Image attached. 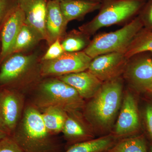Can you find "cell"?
Returning a JSON list of instances; mask_svg holds the SVG:
<instances>
[{
	"mask_svg": "<svg viewBox=\"0 0 152 152\" xmlns=\"http://www.w3.org/2000/svg\"><path fill=\"white\" fill-rule=\"evenodd\" d=\"M84 34L80 32L69 34L61 42L64 51L69 53L81 51L86 48L87 44Z\"/></svg>",
	"mask_w": 152,
	"mask_h": 152,
	"instance_id": "obj_23",
	"label": "cell"
},
{
	"mask_svg": "<svg viewBox=\"0 0 152 152\" xmlns=\"http://www.w3.org/2000/svg\"><path fill=\"white\" fill-rule=\"evenodd\" d=\"M125 76L133 86L145 89L152 84V58H144L126 66Z\"/></svg>",
	"mask_w": 152,
	"mask_h": 152,
	"instance_id": "obj_16",
	"label": "cell"
},
{
	"mask_svg": "<svg viewBox=\"0 0 152 152\" xmlns=\"http://www.w3.org/2000/svg\"><path fill=\"white\" fill-rule=\"evenodd\" d=\"M143 4V0H104L98 15L80 26V31L91 35L102 28L120 23L134 15Z\"/></svg>",
	"mask_w": 152,
	"mask_h": 152,
	"instance_id": "obj_5",
	"label": "cell"
},
{
	"mask_svg": "<svg viewBox=\"0 0 152 152\" xmlns=\"http://www.w3.org/2000/svg\"><path fill=\"white\" fill-rule=\"evenodd\" d=\"M151 53H152V51H151Z\"/></svg>",
	"mask_w": 152,
	"mask_h": 152,
	"instance_id": "obj_33",
	"label": "cell"
},
{
	"mask_svg": "<svg viewBox=\"0 0 152 152\" xmlns=\"http://www.w3.org/2000/svg\"><path fill=\"white\" fill-rule=\"evenodd\" d=\"M147 51H152V30L142 29L129 45L124 52L128 60L136 55Z\"/></svg>",
	"mask_w": 152,
	"mask_h": 152,
	"instance_id": "obj_20",
	"label": "cell"
},
{
	"mask_svg": "<svg viewBox=\"0 0 152 152\" xmlns=\"http://www.w3.org/2000/svg\"><path fill=\"white\" fill-rule=\"evenodd\" d=\"M44 124L41 112L30 102L12 137L24 152H48L51 136Z\"/></svg>",
	"mask_w": 152,
	"mask_h": 152,
	"instance_id": "obj_4",
	"label": "cell"
},
{
	"mask_svg": "<svg viewBox=\"0 0 152 152\" xmlns=\"http://www.w3.org/2000/svg\"><path fill=\"white\" fill-rule=\"evenodd\" d=\"M44 124L52 135L62 132L67 113L58 108L50 107L40 111Z\"/></svg>",
	"mask_w": 152,
	"mask_h": 152,
	"instance_id": "obj_19",
	"label": "cell"
},
{
	"mask_svg": "<svg viewBox=\"0 0 152 152\" xmlns=\"http://www.w3.org/2000/svg\"><path fill=\"white\" fill-rule=\"evenodd\" d=\"M118 140L112 134H109L74 144L65 152H107Z\"/></svg>",
	"mask_w": 152,
	"mask_h": 152,
	"instance_id": "obj_18",
	"label": "cell"
},
{
	"mask_svg": "<svg viewBox=\"0 0 152 152\" xmlns=\"http://www.w3.org/2000/svg\"><path fill=\"white\" fill-rule=\"evenodd\" d=\"M57 77L74 88L84 99L93 97L103 83L88 70Z\"/></svg>",
	"mask_w": 152,
	"mask_h": 152,
	"instance_id": "obj_15",
	"label": "cell"
},
{
	"mask_svg": "<svg viewBox=\"0 0 152 152\" xmlns=\"http://www.w3.org/2000/svg\"><path fill=\"white\" fill-rule=\"evenodd\" d=\"M7 136H8L7 135L2 129L0 127V140L2 139L4 137Z\"/></svg>",
	"mask_w": 152,
	"mask_h": 152,
	"instance_id": "obj_29",
	"label": "cell"
},
{
	"mask_svg": "<svg viewBox=\"0 0 152 152\" xmlns=\"http://www.w3.org/2000/svg\"><path fill=\"white\" fill-rule=\"evenodd\" d=\"M47 3L46 0H17V4L24 13L25 23L46 40L45 20Z\"/></svg>",
	"mask_w": 152,
	"mask_h": 152,
	"instance_id": "obj_12",
	"label": "cell"
},
{
	"mask_svg": "<svg viewBox=\"0 0 152 152\" xmlns=\"http://www.w3.org/2000/svg\"><path fill=\"white\" fill-rule=\"evenodd\" d=\"M14 5H12L11 0H0V26Z\"/></svg>",
	"mask_w": 152,
	"mask_h": 152,
	"instance_id": "obj_27",
	"label": "cell"
},
{
	"mask_svg": "<svg viewBox=\"0 0 152 152\" xmlns=\"http://www.w3.org/2000/svg\"><path fill=\"white\" fill-rule=\"evenodd\" d=\"M118 117L111 134L118 140L131 137L139 130L140 117L135 99L127 92L123 99Z\"/></svg>",
	"mask_w": 152,
	"mask_h": 152,
	"instance_id": "obj_10",
	"label": "cell"
},
{
	"mask_svg": "<svg viewBox=\"0 0 152 152\" xmlns=\"http://www.w3.org/2000/svg\"><path fill=\"white\" fill-rule=\"evenodd\" d=\"M26 95L17 90L0 87V127L12 136L26 106Z\"/></svg>",
	"mask_w": 152,
	"mask_h": 152,
	"instance_id": "obj_7",
	"label": "cell"
},
{
	"mask_svg": "<svg viewBox=\"0 0 152 152\" xmlns=\"http://www.w3.org/2000/svg\"><path fill=\"white\" fill-rule=\"evenodd\" d=\"M0 152H24L12 136L0 140Z\"/></svg>",
	"mask_w": 152,
	"mask_h": 152,
	"instance_id": "obj_24",
	"label": "cell"
},
{
	"mask_svg": "<svg viewBox=\"0 0 152 152\" xmlns=\"http://www.w3.org/2000/svg\"><path fill=\"white\" fill-rule=\"evenodd\" d=\"M31 92L29 102L40 111L50 107L67 113L82 111L86 104L74 88L57 77L43 78Z\"/></svg>",
	"mask_w": 152,
	"mask_h": 152,
	"instance_id": "obj_2",
	"label": "cell"
},
{
	"mask_svg": "<svg viewBox=\"0 0 152 152\" xmlns=\"http://www.w3.org/2000/svg\"><path fill=\"white\" fill-rule=\"evenodd\" d=\"M58 1H62V0H58ZM93 1H100V0H93Z\"/></svg>",
	"mask_w": 152,
	"mask_h": 152,
	"instance_id": "obj_32",
	"label": "cell"
},
{
	"mask_svg": "<svg viewBox=\"0 0 152 152\" xmlns=\"http://www.w3.org/2000/svg\"><path fill=\"white\" fill-rule=\"evenodd\" d=\"M61 11L68 23L79 20L85 15L100 8V1L93 0H62L60 1Z\"/></svg>",
	"mask_w": 152,
	"mask_h": 152,
	"instance_id": "obj_17",
	"label": "cell"
},
{
	"mask_svg": "<svg viewBox=\"0 0 152 152\" xmlns=\"http://www.w3.org/2000/svg\"><path fill=\"white\" fill-rule=\"evenodd\" d=\"M145 90L150 94H152V84L146 88Z\"/></svg>",
	"mask_w": 152,
	"mask_h": 152,
	"instance_id": "obj_30",
	"label": "cell"
},
{
	"mask_svg": "<svg viewBox=\"0 0 152 152\" xmlns=\"http://www.w3.org/2000/svg\"><path fill=\"white\" fill-rule=\"evenodd\" d=\"M25 21L24 13L17 4L10 11L1 25L0 65L10 56L17 36Z\"/></svg>",
	"mask_w": 152,
	"mask_h": 152,
	"instance_id": "obj_11",
	"label": "cell"
},
{
	"mask_svg": "<svg viewBox=\"0 0 152 152\" xmlns=\"http://www.w3.org/2000/svg\"><path fill=\"white\" fill-rule=\"evenodd\" d=\"M123 85L119 77L104 82L89 102L83 115L94 133L105 134L111 130L123 100Z\"/></svg>",
	"mask_w": 152,
	"mask_h": 152,
	"instance_id": "obj_1",
	"label": "cell"
},
{
	"mask_svg": "<svg viewBox=\"0 0 152 152\" xmlns=\"http://www.w3.org/2000/svg\"><path fill=\"white\" fill-rule=\"evenodd\" d=\"M128 60L121 52L100 55L92 59L87 70L104 83L119 77L124 72Z\"/></svg>",
	"mask_w": 152,
	"mask_h": 152,
	"instance_id": "obj_9",
	"label": "cell"
},
{
	"mask_svg": "<svg viewBox=\"0 0 152 152\" xmlns=\"http://www.w3.org/2000/svg\"><path fill=\"white\" fill-rule=\"evenodd\" d=\"M92 58L83 51L64 52L55 59L41 61V73L43 78L58 77L86 71Z\"/></svg>",
	"mask_w": 152,
	"mask_h": 152,
	"instance_id": "obj_8",
	"label": "cell"
},
{
	"mask_svg": "<svg viewBox=\"0 0 152 152\" xmlns=\"http://www.w3.org/2000/svg\"><path fill=\"white\" fill-rule=\"evenodd\" d=\"M107 152H148L146 142L142 136L118 140Z\"/></svg>",
	"mask_w": 152,
	"mask_h": 152,
	"instance_id": "obj_22",
	"label": "cell"
},
{
	"mask_svg": "<svg viewBox=\"0 0 152 152\" xmlns=\"http://www.w3.org/2000/svg\"><path fill=\"white\" fill-rule=\"evenodd\" d=\"M81 112L67 113L62 131L65 137L73 145L95 138L92 129Z\"/></svg>",
	"mask_w": 152,
	"mask_h": 152,
	"instance_id": "obj_13",
	"label": "cell"
},
{
	"mask_svg": "<svg viewBox=\"0 0 152 152\" xmlns=\"http://www.w3.org/2000/svg\"><path fill=\"white\" fill-rule=\"evenodd\" d=\"M41 40L42 39L37 33L25 23L17 36L11 55L26 51Z\"/></svg>",
	"mask_w": 152,
	"mask_h": 152,
	"instance_id": "obj_21",
	"label": "cell"
},
{
	"mask_svg": "<svg viewBox=\"0 0 152 152\" xmlns=\"http://www.w3.org/2000/svg\"><path fill=\"white\" fill-rule=\"evenodd\" d=\"M150 152H152V144L150 146Z\"/></svg>",
	"mask_w": 152,
	"mask_h": 152,
	"instance_id": "obj_31",
	"label": "cell"
},
{
	"mask_svg": "<svg viewBox=\"0 0 152 152\" xmlns=\"http://www.w3.org/2000/svg\"><path fill=\"white\" fill-rule=\"evenodd\" d=\"M68 23L61 11L60 1L50 0L47 3L45 31L47 43L50 45L65 35Z\"/></svg>",
	"mask_w": 152,
	"mask_h": 152,
	"instance_id": "obj_14",
	"label": "cell"
},
{
	"mask_svg": "<svg viewBox=\"0 0 152 152\" xmlns=\"http://www.w3.org/2000/svg\"><path fill=\"white\" fill-rule=\"evenodd\" d=\"M141 18L144 25H146L147 28L152 30V0H150L146 6Z\"/></svg>",
	"mask_w": 152,
	"mask_h": 152,
	"instance_id": "obj_26",
	"label": "cell"
},
{
	"mask_svg": "<svg viewBox=\"0 0 152 152\" xmlns=\"http://www.w3.org/2000/svg\"><path fill=\"white\" fill-rule=\"evenodd\" d=\"M65 51L62 46L61 40L58 39L50 45L46 53L42 58L41 61L55 59L62 54Z\"/></svg>",
	"mask_w": 152,
	"mask_h": 152,
	"instance_id": "obj_25",
	"label": "cell"
},
{
	"mask_svg": "<svg viewBox=\"0 0 152 152\" xmlns=\"http://www.w3.org/2000/svg\"><path fill=\"white\" fill-rule=\"evenodd\" d=\"M145 117L147 130L152 140V104L148 105L146 107Z\"/></svg>",
	"mask_w": 152,
	"mask_h": 152,
	"instance_id": "obj_28",
	"label": "cell"
},
{
	"mask_svg": "<svg viewBox=\"0 0 152 152\" xmlns=\"http://www.w3.org/2000/svg\"><path fill=\"white\" fill-rule=\"evenodd\" d=\"M40 63L36 55H11L1 64L0 87L30 92L43 78Z\"/></svg>",
	"mask_w": 152,
	"mask_h": 152,
	"instance_id": "obj_3",
	"label": "cell"
},
{
	"mask_svg": "<svg viewBox=\"0 0 152 152\" xmlns=\"http://www.w3.org/2000/svg\"><path fill=\"white\" fill-rule=\"evenodd\" d=\"M144 25L141 17H137L119 29L98 35L88 44L83 51L92 59L109 53H124Z\"/></svg>",
	"mask_w": 152,
	"mask_h": 152,
	"instance_id": "obj_6",
	"label": "cell"
}]
</instances>
